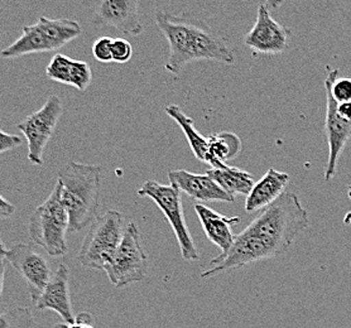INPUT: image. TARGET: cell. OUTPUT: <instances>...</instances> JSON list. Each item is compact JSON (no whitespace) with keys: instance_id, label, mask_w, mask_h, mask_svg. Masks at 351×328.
Wrapping results in <instances>:
<instances>
[{"instance_id":"32","label":"cell","mask_w":351,"mask_h":328,"mask_svg":"<svg viewBox=\"0 0 351 328\" xmlns=\"http://www.w3.org/2000/svg\"><path fill=\"white\" fill-rule=\"evenodd\" d=\"M52 328H70V325H67V323H58L56 326H53Z\"/></svg>"},{"instance_id":"12","label":"cell","mask_w":351,"mask_h":328,"mask_svg":"<svg viewBox=\"0 0 351 328\" xmlns=\"http://www.w3.org/2000/svg\"><path fill=\"white\" fill-rule=\"evenodd\" d=\"M97 27H112L128 36H139L144 31L136 0H104L94 16Z\"/></svg>"},{"instance_id":"33","label":"cell","mask_w":351,"mask_h":328,"mask_svg":"<svg viewBox=\"0 0 351 328\" xmlns=\"http://www.w3.org/2000/svg\"><path fill=\"white\" fill-rule=\"evenodd\" d=\"M348 197H349L351 201V184L349 186V187H348Z\"/></svg>"},{"instance_id":"7","label":"cell","mask_w":351,"mask_h":328,"mask_svg":"<svg viewBox=\"0 0 351 328\" xmlns=\"http://www.w3.org/2000/svg\"><path fill=\"white\" fill-rule=\"evenodd\" d=\"M136 193L141 197H148L154 201L157 207L160 208L162 214L167 218L175 232L181 255L184 260L197 262L199 259V250L184 218L181 191L171 184H160L157 181L149 179Z\"/></svg>"},{"instance_id":"26","label":"cell","mask_w":351,"mask_h":328,"mask_svg":"<svg viewBox=\"0 0 351 328\" xmlns=\"http://www.w3.org/2000/svg\"><path fill=\"white\" fill-rule=\"evenodd\" d=\"M23 144V138L16 134H9L0 129V154L14 151Z\"/></svg>"},{"instance_id":"23","label":"cell","mask_w":351,"mask_h":328,"mask_svg":"<svg viewBox=\"0 0 351 328\" xmlns=\"http://www.w3.org/2000/svg\"><path fill=\"white\" fill-rule=\"evenodd\" d=\"M0 328H34L31 310L27 307H16L0 312Z\"/></svg>"},{"instance_id":"18","label":"cell","mask_w":351,"mask_h":328,"mask_svg":"<svg viewBox=\"0 0 351 328\" xmlns=\"http://www.w3.org/2000/svg\"><path fill=\"white\" fill-rule=\"evenodd\" d=\"M289 175L286 172H280L273 168L268 169L267 173L254 184L252 191L247 194L245 211L258 212L268 207L286 192V187L289 184Z\"/></svg>"},{"instance_id":"9","label":"cell","mask_w":351,"mask_h":328,"mask_svg":"<svg viewBox=\"0 0 351 328\" xmlns=\"http://www.w3.org/2000/svg\"><path fill=\"white\" fill-rule=\"evenodd\" d=\"M64 114L62 100L57 95L48 97L40 110L29 114L16 124L28 144V160L34 166L43 164V154L57 124Z\"/></svg>"},{"instance_id":"10","label":"cell","mask_w":351,"mask_h":328,"mask_svg":"<svg viewBox=\"0 0 351 328\" xmlns=\"http://www.w3.org/2000/svg\"><path fill=\"white\" fill-rule=\"evenodd\" d=\"M5 260L12 264L27 283L31 299L34 303L53 275L49 260L38 253L33 244L25 242H18L8 249Z\"/></svg>"},{"instance_id":"14","label":"cell","mask_w":351,"mask_h":328,"mask_svg":"<svg viewBox=\"0 0 351 328\" xmlns=\"http://www.w3.org/2000/svg\"><path fill=\"white\" fill-rule=\"evenodd\" d=\"M36 307L40 311L56 312L64 323L73 325L75 314L72 310L71 293H70V269L66 264H60L53 273L46 288L40 296L34 301Z\"/></svg>"},{"instance_id":"28","label":"cell","mask_w":351,"mask_h":328,"mask_svg":"<svg viewBox=\"0 0 351 328\" xmlns=\"http://www.w3.org/2000/svg\"><path fill=\"white\" fill-rule=\"evenodd\" d=\"M70 328H95L93 325V318L88 313H81L76 318L75 323L70 326Z\"/></svg>"},{"instance_id":"5","label":"cell","mask_w":351,"mask_h":328,"mask_svg":"<svg viewBox=\"0 0 351 328\" xmlns=\"http://www.w3.org/2000/svg\"><path fill=\"white\" fill-rule=\"evenodd\" d=\"M81 25L72 19L40 16L32 25L23 27L22 36L0 52L3 58H18L33 53L52 52L80 37Z\"/></svg>"},{"instance_id":"24","label":"cell","mask_w":351,"mask_h":328,"mask_svg":"<svg viewBox=\"0 0 351 328\" xmlns=\"http://www.w3.org/2000/svg\"><path fill=\"white\" fill-rule=\"evenodd\" d=\"M112 56L114 62L127 64L133 57V46L125 38H114L112 45Z\"/></svg>"},{"instance_id":"15","label":"cell","mask_w":351,"mask_h":328,"mask_svg":"<svg viewBox=\"0 0 351 328\" xmlns=\"http://www.w3.org/2000/svg\"><path fill=\"white\" fill-rule=\"evenodd\" d=\"M169 184L186 193L192 200L208 202L221 201L234 202L235 197L225 192L223 188L213 181L208 175H195L184 169H176L168 172Z\"/></svg>"},{"instance_id":"4","label":"cell","mask_w":351,"mask_h":328,"mask_svg":"<svg viewBox=\"0 0 351 328\" xmlns=\"http://www.w3.org/2000/svg\"><path fill=\"white\" fill-rule=\"evenodd\" d=\"M61 191L62 187L57 181L51 194L33 211L28 223V234L32 242L52 256H64L69 251L67 232L70 218Z\"/></svg>"},{"instance_id":"8","label":"cell","mask_w":351,"mask_h":328,"mask_svg":"<svg viewBox=\"0 0 351 328\" xmlns=\"http://www.w3.org/2000/svg\"><path fill=\"white\" fill-rule=\"evenodd\" d=\"M104 272L115 288L145 279L148 256L142 247L141 231L136 223H129L125 226L123 240L105 266Z\"/></svg>"},{"instance_id":"31","label":"cell","mask_w":351,"mask_h":328,"mask_svg":"<svg viewBox=\"0 0 351 328\" xmlns=\"http://www.w3.org/2000/svg\"><path fill=\"white\" fill-rule=\"evenodd\" d=\"M7 251H8V249L5 248L4 242L1 240V236H0V262H4V260H5Z\"/></svg>"},{"instance_id":"13","label":"cell","mask_w":351,"mask_h":328,"mask_svg":"<svg viewBox=\"0 0 351 328\" xmlns=\"http://www.w3.org/2000/svg\"><path fill=\"white\" fill-rule=\"evenodd\" d=\"M325 134L328 144V158L324 179L325 182H330L336 176L339 160L348 142L350 140L351 121H345L337 114V103L332 99L328 90H326Z\"/></svg>"},{"instance_id":"22","label":"cell","mask_w":351,"mask_h":328,"mask_svg":"<svg viewBox=\"0 0 351 328\" xmlns=\"http://www.w3.org/2000/svg\"><path fill=\"white\" fill-rule=\"evenodd\" d=\"M328 70V76L325 79V88L330 91L331 97L337 104L350 103L351 101V79L350 77H339V70L326 67Z\"/></svg>"},{"instance_id":"17","label":"cell","mask_w":351,"mask_h":328,"mask_svg":"<svg viewBox=\"0 0 351 328\" xmlns=\"http://www.w3.org/2000/svg\"><path fill=\"white\" fill-rule=\"evenodd\" d=\"M193 208L208 240L221 250V254L228 253L235 238L232 226L240 223V216H223L201 203H196Z\"/></svg>"},{"instance_id":"11","label":"cell","mask_w":351,"mask_h":328,"mask_svg":"<svg viewBox=\"0 0 351 328\" xmlns=\"http://www.w3.org/2000/svg\"><path fill=\"white\" fill-rule=\"evenodd\" d=\"M291 32L278 23L267 4H261L253 28L244 36V45L259 55H280L289 49Z\"/></svg>"},{"instance_id":"19","label":"cell","mask_w":351,"mask_h":328,"mask_svg":"<svg viewBox=\"0 0 351 328\" xmlns=\"http://www.w3.org/2000/svg\"><path fill=\"white\" fill-rule=\"evenodd\" d=\"M206 175L232 197L237 194L247 196L256 184L254 177L249 172L228 164L223 168H210Z\"/></svg>"},{"instance_id":"16","label":"cell","mask_w":351,"mask_h":328,"mask_svg":"<svg viewBox=\"0 0 351 328\" xmlns=\"http://www.w3.org/2000/svg\"><path fill=\"white\" fill-rule=\"evenodd\" d=\"M46 76L49 80L70 85L84 92L93 81V70L88 62L56 53L46 67Z\"/></svg>"},{"instance_id":"29","label":"cell","mask_w":351,"mask_h":328,"mask_svg":"<svg viewBox=\"0 0 351 328\" xmlns=\"http://www.w3.org/2000/svg\"><path fill=\"white\" fill-rule=\"evenodd\" d=\"M337 114L345 121H351V101L337 104Z\"/></svg>"},{"instance_id":"27","label":"cell","mask_w":351,"mask_h":328,"mask_svg":"<svg viewBox=\"0 0 351 328\" xmlns=\"http://www.w3.org/2000/svg\"><path fill=\"white\" fill-rule=\"evenodd\" d=\"M16 214V206L0 194V218H9Z\"/></svg>"},{"instance_id":"20","label":"cell","mask_w":351,"mask_h":328,"mask_svg":"<svg viewBox=\"0 0 351 328\" xmlns=\"http://www.w3.org/2000/svg\"><path fill=\"white\" fill-rule=\"evenodd\" d=\"M166 112L168 116L172 118L173 121L182 129L186 139L189 142V145L191 148L193 155L202 163L208 164L210 162V154H208V139L204 136H201L197 129L195 127V123L189 115L184 114V110L178 105H168L166 108Z\"/></svg>"},{"instance_id":"30","label":"cell","mask_w":351,"mask_h":328,"mask_svg":"<svg viewBox=\"0 0 351 328\" xmlns=\"http://www.w3.org/2000/svg\"><path fill=\"white\" fill-rule=\"evenodd\" d=\"M4 278H5V263L0 262V298L3 296V290H4Z\"/></svg>"},{"instance_id":"1","label":"cell","mask_w":351,"mask_h":328,"mask_svg":"<svg viewBox=\"0 0 351 328\" xmlns=\"http://www.w3.org/2000/svg\"><path fill=\"white\" fill-rule=\"evenodd\" d=\"M154 23L169 45V56L165 68L168 73H181L195 61H215L235 64V57L223 33L217 32L205 21L189 14L175 16L158 10Z\"/></svg>"},{"instance_id":"2","label":"cell","mask_w":351,"mask_h":328,"mask_svg":"<svg viewBox=\"0 0 351 328\" xmlns=\"http://www.w3.org/2000/svg\"><path fill=\"white\" fill-rule=\"evenodd\" d=\"M308 212L295 192H285L261 211L243 234L262 245L271 259L282 255L308 227Z\"/></svg>"},{"instance_id":"25","label":"cell","mask_w":351,"mask_h":328,"mask_svg":"<svg viewBox=\"0 0 351 328\" xmlns=\"http://www.w3.org/2000/svg\"><path fill=\"white\" fill-rule=\"evenodd\" d=\"M112 40L110 37H100L93 45V56L95 57L99 62L108 64L112 62Z\"/></svg>"},{"instance_id":"21","label":"cell","mask_w":351,"mask_h":328,"mask_svg":"<svg viewBox=\"0 0 351 328\" xmlns=\"http://www.w3.org/2000/svg\"><path fill=\"white\" fill-rule=\"evenodd\" d=\"M208 154L211 168H223L225 162L234 160L241 152V140L232 131H221L208 136Z\"/></svg>"},{"instance_id":"6","label":"cell","mask_w":351,"mask_h":328,"mask_svg":"<svg viewBox=\"0 0 351 328\" xmlns=\"http://www.w3.org/2000/svg\"><path fill=\"white\" fill-rule=\"evenodd\" d=\"M124 220L117 210L96 217L82 241L77 260L82 266L104 270L124 236Z\"/></svg>"},{"instance_id":"3","label":"cell","mask_w":351,"mask_h":328,"mask_svg":"<svg viewBox=\"0 0 351 328\" xmlns=\"http://www.w3.org/2000/svg\"><path fill=\"white\" fill-rule=\"evenodd\" d=\"M62 202L70 218L69 232H80L97 217L101 190V167L70 162L58 171Z\"/></svg>"}]
</instances>
